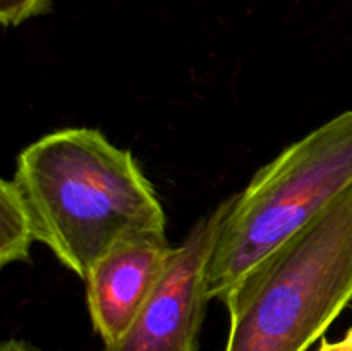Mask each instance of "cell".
Masks as SVG:
<instances>
[{"label": "cell", "mask_w": 352, "mask_h": 351, "mask_svg": "<svg viewBox=\"0 0 352 351\" xmlns=\"http://www.w3.org/2000/svg\"><path fill=\"white\" fill-rule=\"evenodd\" d=\"M14 181L33 220L34 236L85 281L119 241L165 236L164 206L129 150L100 131L67 127L28 145Z\"/></svg>", "instance_id": "obj_1"}, {"label": "cell", "mask_w": 352, "mask_h": 351, "mask_svg": "<svg viewBox=\"0 0 352 351\" xmlns=\"http://www.w3.org/2000/svg\"><path fill=\"white\" fill-rule=\"evenodd\" d=\"M352 301V186L226 296V351H308Z\"/></svg>", "instance_id": "obj_2"}, {"label": "cell", "mask_w": 352, "mask_h": 351, "mask_svg": "<svg viewBox=\"0 0 352 351\" xmlns=\"http://www.w3.org/2000/svg\"><path fill=\"white\" fill-rule=\"evenodd\" d=\"M351 186L352 110H347L285 148L230 198L210 257V298L223 301L258 262Z\"/></svg>", "instance_id": "obj_3"}, {"label": "cell", "mask_w": 352, "mask_h": 351, "mask_svg": "<svg viewBox=\"0 0 352 351\" xmlns=\"http://www.w3.org/2000/svg\"><path fill=\"white\" fill-rule=\"evenodd\" d=\"M230 200L201 217L174 246L157 288L129 329L105 351H198L208 295V264Z\"/></svg>", "instance_id": "obj_4"}, {"label": "cell", "mask_w": 352, "mask_h": 351, "mask_svg": "<svg viewBox=\"0 0 352 351\" xmlns=\"http://www.w3.org/2000/svg\"><path fill=\"white\" fill-rule=\"evenodd\" d=\"M172 251L167 236L127 237L89 268L85 277L89 319L105 346L129 329L164 275Z\"/></svg>", "instance_id": "obj_5"}, {"label": "cell", "mask_w": 352, "mask_h": 351, "mask_svg": "<svg viewBox=\"0 0 352 351\" xmlns=\"http://www.w3.org/2000/svg\"><path fill=\"white\" fill-rule=\"evenodd\" d=\"M36 243L33 220L24 196L14 179L0 184V265L28 262Z\"/></svg>", "instance_id": "obj_6"}, {"label": "cell", "mask_w": 352, "mask_h": 351, "mask_svg": "<svg viewBox=\"0 0 352 351\" xmlns=\"http://www.w3.org/2000/svg\"><path fill=\"white\" fill-rule=\"evenodd\" d=\"M52 9V0H0V23L6 28L19 26Z\"/></svg>", "instance_id": "obj_7"}, {"label": "cell", "mask_w": 352, "mask_h": 351, "mask_svg": "<svg viewBox=\"0 0 352 351\" xmlns=\"http://www.w3.org/2000/svg\"><path fill=\"white\" fill-rule=\"evenodd\" d=\"M0 351H36L31 344L24 343L21 339H7L6 343L2 344Z\"/></svg>", "instance_id": "obj_8"}]
</instances>
